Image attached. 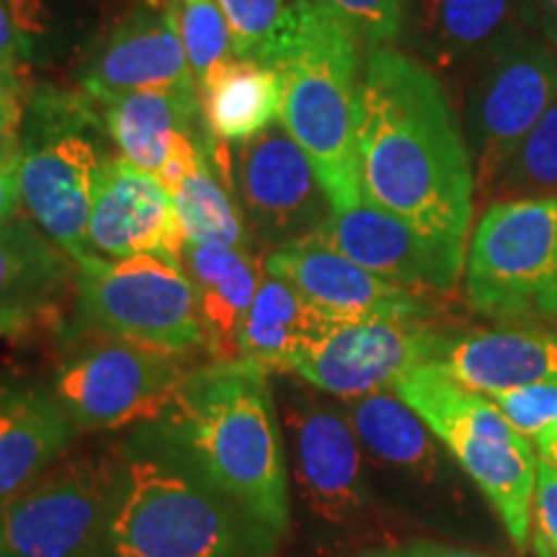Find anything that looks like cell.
<instances>
[{
    "mask_svg": "<svg viewBox=\"0 0 557 557\" xmlns=\"http://www.w3.org/2000/svg\"><path fill=\"white\" fill-rule=\"evenodd\" d=\"M357 163L369 205L468 259L478 181L462 120L434 70L389 45L361 70Z\"/></svg>",
    "mask_w": 557,
    "mask_h": 557,
    "instance_id": "obj_1",
    "label": "cell"
},
{
    "mask_svg": "<svg viewBox=\"0 0 557 557\" xmlns=\"http://www.w3.org/2000/svg\"><path fill=\"white\" fill-rule=\"evenodd\" d=\"M150 429L165 457L246 508L271 534L287 532V455L267 364L235 359L191 369Z\"/></svg>",
    "mask_w": 557,
    "mask_h": 557,
    "instance_id": "obj_2",
    "label": "cell"
},
{
    "mask_svg": "<svg viewBox=\"0 0 557 557\" xmlns=\"http://www.w3.org/2000/svg\"><path fill=\"white\" fill-rule=\"evenodd\" d=\"M359 32L329 0H295L250 60L274 70L282 124L308 152L333 209L359 205Z\"/></svg>",
    "mask_w": 557,
    "mask_h": 557,
    "instance_id": "obj_3",
    "label": "cell"
},
{
    "mask_svg": "<svg viewBox=\"0 0 557 557\" xmlns=\"http://www.w3.org/2000/svg\"><path fill=\"white\" fill-rule=\"evenodd\" d=\"M276 534L171 457L124 462L107 557H267Z\"/></svg>",
    "mask_w": 557,
    "mask_h": 557,
    "instance_id": "obj_4",
    "label": "cell"
},
{
    "mask_svg": "<svg viewBox=\"0 0 557 557\" xmlns=\"http://www.w3.org/2000/svg\"><path fill=\"white\" fill-rule=\"evenodd\" d=\"M96 107L88 94L39 90L18 137L21 205L75 267L96 256L88 246L90 191L107 158L90 137L103 122Z\"/></svg>",
    "mask_w": 557,
    "mask_h": 557,
    "instance_id": "obj_5",
    "label": "cell"
},
{
    "mask_svg": "<svg viewBox=\"0 0 557 557\" xmlns=\"http://www.w3.org/2000/svg\"><path fill=\"white\" fill-rule=\"evenodd\" d=\"M465 297L498 323L557 320V197H500L468 243Z\"/></svg>",
    "mask_w": 557,
    "mask_h": 557,
    "instance_id": "obj_6",
    "label": "cell"
},
{
    "mask_svg": "<svg viewBox=\"0 0 557 557\" xmlns=\"http://www.w3.org/2000/svg\"><path fill=\"white\" fill-rule=\"evenodd\" d=\"M75 278L78 333L127 341L173 357L207 348L197 295L178 261L163 256L124 261L94 256L75 267Z\"/></svg>",
    "mask_w": 557,
    "mask_h": 557,
    "instance_id": "obj_7",
    "label": "cell"
},
{
    "mask_svg": "<svg viewBox=\"0 0 557 557\" xmlns=\"http://www.w3.org/2000/svg\"><path fill=\"white\" fill-rule=\"evenodd\" d=\"M557 99V50L537 34L517 29L465 70L462 129L475 163L478 189H493Z\"/></svg>",
    "mask_w": 557,
    "mask_h": 557,
    "instance_id": "obj_8",
    "label": "cell"
},
{
    "mask_svg": "<svg viewBox=\"0 0 557 557\" xmlns=\"http://www.w3.org/2000/svg\"><path fill=\"white\" fill-rule=\"evenodd\" d=\"M122 468L111 457H70L0 500L9 557H107Z\"/></svg>",
    "mask_w": 557,
    "mask_h": 557,
    "instance_id": "obj_9",
    "label": "cell"
},
{
    "mask_svg": "<svg viewBox=\"0 0 557 557\" xmlns=\"http://www.w3.org/2000/svg\"><path fill=\"white\" fill-rule=\"evenodd\" d=\"M207 152L233 194L248 233L263 246L282 248L308 238L333 212L308 152L282 122L238 145L207 137Z\"/></svg>",
    "mask_w": 557,
    "mask_h": 557,
    "instance_id": "obj_10",
    "label": "cell"
},
{
    "mask_svg": "<svg viewBox=\"0 0 557 557\" xmlns=\"http://www.w3.org/2000/svg\"><path fill=\"white\" fill-rule=\"evenodd\" d=\"M184 377L181 357L96 338L62 364L54 395L75 429H122L152 421Z\"/></svg>",
    "mask_w": 557,
    "mask_h": 557,
    "instance_id": "obj_11",
    "label": "cell"
},
{
    "mask_svg": "<svg viewBox=\"0 0 557 557\" xmlns=\"http://www.w3.org/2000/svg\"><path fill=\"white\" fill-rule=\"evenodd\" d=\"M263 267L271 274L287 278L312 308L333 323H354V320L426 323L434 315V302L426 292L389 282L312 235L274 248L263 256Z\"/></svg>",
    "mask_w": 557,
    "mask_h": 557,
    "instance_id": "obj_12",
    "label": "cell"
},
{
    "mask_svg": "<svg viewBox=\"0 0 557 557\" xmlns=\"http://www.w3.org/2000/svg\"><path fill=\"white\" fill-rule=\"evenodd\" d=\"M438 333L426 323L354 320L331 329L289 364L312 387L351 400L393 385L406 369L434 354Z\"/></svg>",
    "mask_w": 557,
    "mask_h": 557,
    "instance_id": "obj_13",
    "label": "cell"
},
{
    "mask_svg": "<svg viewBox=\"0 0 557 557\" xmlns=\"http://www.w3.org/2000/svg\"><path fill=\"white\" fill-rule=\"evenodd\" d=\"M88 246L111 261L135 256L178 261L184 240L173 218L171 191L156 173L137 169L122 156L101 160L90 191Z\"/></svg>",
    "mask_w": 557,
    "mask_h": 557,
    "instance_id": "obj_14",
    "label": "cell"
},
{
    "mask_svg": "<svg viewBox=\"0 0 557 557\" xmlns=\"http://www.w3.org/2000/svg\"><path fill=\"white\" fill-rule=\"evenodd\" d=\"M81 83L96 103L132 90L199 94L173 0H143L129 11L96 50Z\"/></svg>",
    "mask_w": 557,
    "mask_h": 557,
    "instance_id": "obj_15",
    "label": "cell"
},
{
    "mask_svg": "<svg viewBox=\"0 0 557 557\" xmlns=\"http://www.w3.org/2000/svg\"><path fill=\"white\" fill-rule=\"evenodd\" d=\"M312 238L389 282L421 292L455 289L468 261L434 246L408 222L369 205L367 199L354 207L333 209Z\"/></svg>",
    "mask_w": 557,
    "mask_h": 557,
    "instance_id": "obj_16",
    "label": "cell"
},
{
    "mask_svg": "<svg viewBox=\"0 0 557 557\" xmlns=\"http://www.w3.org/2000/svg\"><path fill=\"white\" fill-rule=\"evenodd\" d=\"M295 478L305 504L331 524H346L369 506L361 444L346 416L297 400L289 408Z\"/></svg>",
    "mask_w": 557,
    "mask_h": 557,
    "instance_id": "obj_17",
    "label": "cell"
},
{
    "mask_svg": "<svg viewBox=\"0 0 557 557\" xmlns=\"http://www.w3.org/2000/svg\"><path fill=\"white\" fill-rule=\"evenodd\" d=\"M431 364L487 398L529 385H557V333L498 329L438 333Z\"/></svg>",
    "mask_w": 557,
    "mask_h": 557,
    "instance_id": "obj_18",
    "label": "cell"
},
{
    "mask_svg": "<svg viewBox=\"0 0 557 557\" xmlns=\"http://www.w3.org/2000/svg\"><path fill=\"white\" fill-rule=\"evenodd\" d=\"M178 263L197 295L209 357L212 361L243 359L238 333L259 289L263 259L250 248L184 243Z\"/></svg>",
    "mask_w": 557,
    "mask_h": 557,
    "instance_id": "obj_19",
    "label": "cell"
},
{
    "mask_svg": "<svg viewBox=\"0 0 557 557\" xmlns=\"http://www.w3.org/2000/svg\"><path fill=\"white\" fill-rule=\"evenodd\" d=\"M438 442L462 465L487 504L496 508L513 545L524 549L532 537V506L537 487V462L532 438H491L472 431H451Z\"/></svg>",
    "mask_w": 557,
    "mask_h": 557,
    "instance_id": "obj_20",
    "label": "cell"
},
{
    "mask_svg": "<svg viewBox=\"0 0 557 557\" xmlns=\"http://www.w3.org/2000/svg\"><path fill=\"white\" fill-rule=\"evenodd\" d=\"M73 431V421L54 393L0 387V500L52 468Z\"/></svg>",
    "mask_w": 557,
    "mask_h": 557,
    "instance_id": "obj_21",
    "label": "cell"
},
{
    "mask_svg": "<svg viewBox=\"0 0 557 557\" xmlns=\"http://www.w3.org/2000/svg\"><path fill=\"white\" fill-rule=\"evenodd\" d=\"M101 120L122 158L137 169H163L173 139L199 135L201 96L184 90H132L99 103Z\"/></svg>",
    "mask_w": 557,
    "mask_h": 557,
    "instance_id": "obj_22",
    "label": "cell"
},
{
    "mask_svg": "<svg viewBox=\"0 0 557 557\" xmlns=\"http://www.w3.org/2000/svg\"><path fill=\"white\" fill-rule=\"evenodd\" d=\"M418 37L436 67L465 73L500 39L524 29L521 0H410Z\"/></svg>",
    "mask_w": 557,
    "mask_h": 557,
    "instance_id": "obj_23",
    "label": "cell"
},
{
    "mask_svg": "<svg viewBox=\"0 0 557 557\" xmlns=\"http://www.w3.org/2000/svg\"><path fill=\"white\" fill-rule=\"evenodd\" d=\"M331 323L333 320L312 308L287 278L263 267L259 289L238 333L240 357L261 361L271 372H289L292 361L308 351Z\"/></svg>",
    "mask_w": 557,
    "mask_h": 557,
    "instance_id": "obj_24",
    "label": "cell"
},
{
    "mask_svg": "<svg viewBox=\"0 0 557 557\" xmlns=\"http://www.w3.org/2000/svg\"><path fill=\"white\" fill-rule=\"evenodd\" d=\"M199 96L205 129L214 143H246L271 124L282 122V86L274 70L256 60H230Z\"/></svg>",
    "mask_w": 557,
    "mask_h": 557,
    "instance_id": "obj_25",
    "label": "cell"
},
{
    "mask_svg": "<svg viewBox=\"0 0 557 557\" xmlns=\"http://www.w3.org/2000/svg\"><path fill=\"white\" fill-rule=\"evenodd\" d=\"M344 416L361 447L377 462L418 478L436 475V436L423 418L389 387L346 400Z\"/></svg>",
    "mask_w": 557,
    "mask_h": 557,
    "instance_id": "obj_26",
    "label": "cell"
},
{
    "mask_svg": "<svg viewBox=\"0 0 557 557\" xmlns=\"http://www.w3.org/2000/svg\"><path fill=\"white\" fill-rule=\"evenodd\" d=\"M173 218L184 243L194 246L250 248V233L233 194L218 176L205 150L199 163L171 191Z\"/></svg>",
    "mask_w": 557,
    "mask_h": 557,
    "instance_id": "obj_27",
    "label": "cell"
},
{
    "mask_svg": "<svg viewBox=\"0 0 557 557\" xmlns=\"http://www.w3.org/2000/svg\"><path fill=\"white\" fill-rule=\"evenodd\" d=\"M75 263L26 220L0 222V308H26L67 282Z\"/></svg>",
    "mask_w": 557,
    "mask_h": 557,
    "instance_id": "obj_28",
    "label": "cell"
},
{
    "mask_svg": "<svg viewBox=\"0 0 557 557\" xmlns=\"http://www.w3.org/2000/svg\"><path fill=\"white\" fill-rule=\"evenodd\" d=\"M493 197H557V99L496 178Z\"/></svg>",
    "mask_w": 557,
    "mask_h": 557,
    "instance_id": "obj_29",
    "label": "cell"
},
{
    "mask_svg": "<svg viewBox=\"0 0 557 557\" xmlns=\"http://www.w3.org/2000/svg\"><path fill=\"white\" fill-rule=\"evenodd\" d=\"M173 11L194 81L201 90L220 67L238 58L233 32L214 0H173Z\"/></svg>",
    "mask_w": 557,
    "mask_h": 557,
    "instance_id": "obj_30",
    "label": "cell"
},
{
    "mask_svg": "<svg viewBox=\"0 0 557 557\" xmlns=\"http://www.w3.org/2000/svg\"><path fill=\"white\" fill-rule=\"evenodd\" d=\"M214 3L225 13L233 32L235 54L248 60L261 50L287 9L284 0H214Z\"/></svg>",
    "mask_w": 557,
    "mask_h": 557,
    "instance_id": "obj_31",
    "label": "cell"
},
{
    "mask_svg": "<svg viewBox=\"0 0 557 557\" xmlns=\"http://www.w3.org/2000/svg\"><path fill=\"white\" fill-rule=\"evenodd\" d=\"M361 39L374 47L389 45L403 34L410 13V0H329Z\"/></svg>",
    "mask_w": 557,
    "mask_h": 557,
    "instance_id": "obj_32",
    "label": "cell"
},
{
    "mask_svg": "<svg viewBox=\"0 0 557 557\" xmlns=\"http://www.w3.org/2000/svg\"><path fill=\"white\" fill-rule=\"evenodd\" d=\"M500 413L519 434L527 438L540 436L557 423V385H529L493 395Z\"/></svg>",
    "mask_w": 557,
    "mask_h": 557,
    "instance_id": "obj_33",
    "label": "cell"
},
{
    "mask_svg": "<svg viewBox=\"0 0 557 557\" xmlns=\"http://www.w3.org/2000/svg\"><path fill=\"white\" fill-rule=\"evenodd\" d=\"M534 549L540 557H557V465L540 457L532 506Z\"/></svg>",
    "mask_w": 557,
    "mask_h": 557,
    "instance_id": "obj_34",
    "label": "cell"
},
{
    "mask_svg": "<svg viewBox=\"0 0 557 557\" xmlns=\"http://www.w3.org/2000/svg\"><path fill=\"white\" fill-rule=\"evenodd\" d=\"M32 58L29 45L21 37L13 16L9 11V3L0 0V81H5L9 86L18 88L21 83V70H24L26 60Z\"/></svg>",
    "mask_w": 557,
    "mask_h": 557,
    "instance_id": "obj_35",
    "label": "cell"
},
{
    "mask_svg": "<svg viewBox=\"0 0 557 557\" xmlns=\"http://www.w3.org/2000/svg\"><path fill=\"white\" fill-rule=\"evenodd\" d=\"M13 24L32 50V41L47 37L52 24V11L47 0H5Z\"/></svg>",
    "mask_w": 557,
    "mask_h": 557,
    "instance_id": "obj_36",
    "label": "cell"
},
{
    "mask_svg": "<svg viewBox=\"0 0 557 557\" xmlns=\"http://www.w3.org/2000/svg\"><path fill=\"white\" fill-rule=\"evenodd\" d=\"M18 205V145H13L0 148V222L11 220Z\"/></svg>",
    "mask_w": 557,
    "mask_h": 557,
    "instance_id": "obj_37",
    "label": "cell"
},
{
    "mask_svg": "<svg viewBox=\"0 0 557 557\" xmlns=\"http://www.w3.org/2000/svg\"><path fill=\"white\" fill-rule=\"evenodd\" d=\"M521 18L529 32L557 50V0H521Z\"/></svg>",
    "mask_w": 557,
    "mask_h": 557,
    "instance_id": "obj_38",
    "label": "cell"
},
{
    "mask_svg": "<svg viewBox=\"0 0 557 557\" xmlns=\"http://www.w3.org/2000/svg\"><path fill=\"white\" fill-rule=\"evenodd\" d=\"M21 101L13 94H0V148L18 145Z\"/></svg>",
    "mask_w": 557,
    "mask_h": 557,
    "instance_id": "obj_39",
    "label": "cell"
},
{
    "mask_svg": "<svg viewBox=\"0 0 557 557\" xmlns=\"http://www.w3.org/2000/svg\"><path fill=\"white\" fill-rule=\"evenodd\" d=\"M410 557H487L472 549H459L449 545H436V542H418V545L406 547Z\"/></svg>",
    "mask_w": 557,
    "mask_h": 557,
    "instance_id": "obj_40",
    "label": "cell"
},
{
    "mask_svg": "<svg viewBox=\"0 0 557 557\" xmlns=\"http://www.w3.org/2000/svg\"><path fill=\"white\" fill-rule=\"evenodd\" d=\"M29 325V308H0V336L24 331Z\"/></svg>",
    "mask_w": 557,
    "mask_h": 557,
    "instance_id": "obj_41",
    "label": "cell"
},
{
    "mask_svg": "<svg viewBox=\"0 0 557 557\" xmlns=\"http://www.w3.org/2000/svg\"><path fill=\"white\" fill-rule=\"evenodd\" d=\"M534 442H537L540 457H545L553 465H557V423L547 426L540 436H534Z\"/></svg>",
    "mask_w": 557,
    "mask_h": 557,
    "instance_id": "obj_42",
    "label": "cell"
},
{
    "mask_svg": "<svg viewBox=\"0 0 557 557\" xmlns=\"http://www.w3.org/2000/svg\"><path fill=\"white\" fill-rule=\"evenodd\" d=\"M361 557H410L408 549H380V553H369Z\"/></svg>",
    "mask_w": 557,
    "mask_h": 557,
    "instance_id": "obj_43",
    "label": "cell"
},
{
    "mask_svg": "<svg viewBox=\"0 0 557 557\" xmlns=\"http://www.w3.org/2000/svg\"><path fill=\"white\" fill-rule=\"evenodd\" d=\"M0 94H13V96H18V88L9 86V83H5V81H0Z\"/></svg>",
    "mask_w": 557,
    "mask_h": 557,
    "instance_id": "obj_44",
    "label": "cell"
},
{
    "mask_svg": "<svg viewBox=\"0 0 557 557\" xmlns=\"http://www.w3.org/2000/svg\"><path fill=\"white\" fill-rule=\"evenodd\" d=\"M0 557H9V555H5V549H3V542H0Z\"/></svg>",
    "mask_w": 557,
    "mask_h": 557,
    "instance_id": "obj_45",
    "label": "cell"
}]
</instances>
